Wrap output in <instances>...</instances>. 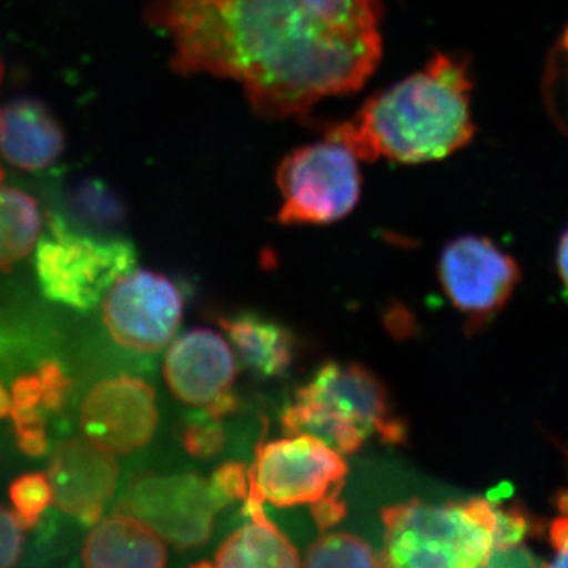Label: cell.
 <instances>
[{
  "mask_svg": "<svg viewBox=\"0 0 568 568\" xmlns=\"http://www.w3.org/2000/svg\"><path fill=\"white\" fill-rule=\"evenodd\" d=\"M558 267L560 278L566 284L568 290V230L562 234L558 248Z\"/></svg>",
  "mask_w": 568,
  "mask_h": 568,
  "instance_id": "f546056e",
  "label": "cell"
},
{
  "mask_svg": "<svg viewBox=\"0 0 568 568\" xmlns=\"http://www.w3.org/2000/svg\"><path fill=\"white\" fill-rule=\"evenodd\" d=\"M558 508L564 515H566V517H568V491H564L562 495H559Z\"/></svg>",
  "mask_w": 568,
  "mask_h": 568,
  "instance_id": "1f68e13d",
  "label": "cell"
},
{
  "mask_svg": "<svg viewBox=\"0 0 568 568\" xmlns=\"http://www.w3.org/2000/svg\"><path fill=\"white\" fill-rule=\"evenodd\" d=\"M10 499L13 503L14 517L22 530H31L39 523L40 515L52 503L50 478L41 473L24 474L10 485Z\"/></svg>",
  "mask_w": 568,
  "mask_h": 568,
  "instance_id": "ffe728a7",
  "label": "cell"
},
{
  "mask_svg": "<svg viewBox=\"0 0 568 568\" xmlns=\"http://www.w3.org/2000/svg\"><path fill=\"white\" fill-rule=\"evenodd\" d=\"M276 182L283 196L278 222L286 226L338 222L361 197L357 156L328 138L284 156Z\"/></svg>",
  "mask_w": 568,
  "mask_h": 568,
  "instance_id": "5b68a950",
  "label": "cell"
},
{
  "mask_svg": "<svg viewBox=\"0 0 568 568\" xmlns=\"http://www.w3.org/2000/svg\"><path fill=\"white\" fill-rule=\"evenodd\" d=\"M41 403V383L39 375L22 376L14 381L11 388V407L33 409Z\"/></svg>",
  "mask_w": 568,
  "mask_h": 568,
  "instance_id": "4316f807",
  "label": "cell"
},
{
  "mask_svg": "<svg viewBox=\"0 0 568 568\" xmlns=\"http://www.w3.org/2000/svg\"><path fill=\"white\" fill-rule=\"evenodd\" d=\"M22 552V528L14 514L0 507V568L17 566Z\"/></svg>",
  "mask_w": 568,
  "mask_h": 568,
  "instance_id": "d4e9b609",
  "label": "cell"
},
{
  "mask_svg": "<svg viewBox=\"0 0 568 568\" xmlns=\"http://www.w3.org/2000/svg\"><path fill=\"white\" fill-rule=\"evenodd\" d=\"M82 560L91 568H160L166 564V547L142 519L119 511L97 523L85 538Z\"/></svg>",
  "mask_w": 568,
  "mask_h": 568,
  "instance_id": "9a60e30c",
  "label": "cell"
},
{
  "mask_svg": "<svg viewBox=\"0 0 568 568\" xmlns=\"http://www.w3.org/2000/svg\"><path fill=\"white\" fill-rule=\"evenodd\" d=\"M209 481L224 507L231 506L235 500H245L248 496V470L242 463H224Z\"/></svg>",
  "mask_w": 568,
  "mask_h": 568,
  "instance_id": "603a6c76",
  "label": "cell"
},
{
  "mask_svg": "<svg viewBox=\"0 0 568 568\" xmlns=\"http://www.w3.org/2000/svg\"><path fill=\"white\" fill-rule=\"evenodd\" d=\"M103 321L112 338L136 353L153 354L171 342L183 316L182 295L164 275L132 271L103 297Z\"/></svg>",
  "mask_w": 568,
  "mask_h": 568,
  "instance_id": "30bf717a",
  "label": "cell"
},
{
  "mask_svg": "<svg viewBox=\"0 0 568 568\" xmlns=\"http://www.w3.org/2000/svg\"><path fill=\"white\" fill-rule=\"evenodd\" d=\"M383 567H487L495 549L496 506L485 499L447 506L422 503L383 508Z\"/></svg>",
  "mask_w": 568,
  "mask_h": 568,
  "instance_id": "277c9868",
  "label": "cell"
},
{
  "mask_svg": "<svg viewBox=\"0 0 568 568\" xmlns=\"http://www.w3.org/2000/svg\"><path fill=\"white\" fill-rule=\"evenodd\" d=\"M114 454L91 437H71L55 447L50 463V484L55 506L77 515L85 526L100 521L103 504L119 481Z\"/></svg>",
  "mask_w": 568,
  "mask_h": 568,
  "instance_id": "7c38bea8",
  "label": "cell"
},
{
  "mask_svg": "<svg viewBox=\"0 0 568 568\" xmlns=\"http://www.w3.org/2000/svg\"><path fill=\"white\" fill-rule=\"evenodd\" d=\"M163 373L179 402L205 409L230 394L237 376V362L222 335L209 328H194L170 346Z\"/></svg>",
  "mask_w": 568,
  "mask_h": 568,
  "instance_id": "4fadbf2b",
  "label": "cell"
},
{
  "mask_svg": "<svg viewBox=\"0 0 568 568\" xmlns=\"http://www.w3.org/2000/svg\"><path fill=\"white\" fill-rule=\"evenodd\" d=\"M514 257L487 237L463 235L444 246L439 280L452 305L467 317V328L484 327L506 306L519 282Z\"/></svg>",
  "mask_w": 568,
  "mask_h": 568,
  "instance_id": "9c48e42d",
  "label": "cell"
},
{
  "mask_svg": "<svg viewBox=\"0 0 568 568\" xmlns=\"http://www.w3.org/2000/svg\"><path fill=\"white\" fill-rule=\"evenodd\" d=\"M51 233L37 246V274L44 295L59 304L92 310L136 264L130 242L74 234L58 216L51 219Z\"/></svg>",
  "mask_w": 568,
  "mask_h": 568,
  "instance_id": "8992f818",
  "label": "cell"
},
{
  "mask_svg": "<svg viewBox=\"0 0 568 568\" xmlns=\"http://www.w3.org/2000/svg\"><path fill=\"white\" fill-rule=\"evenodd\" d=\"M282 425L286 436L310 433L342 455L361 450L369 436L392 446L406 444L409 432L379 376L364 365L336 362L325 364L298 388Z\"/></svg>",
  "mask_w": 568,
  "mask_h": 568,
  "instance_id": "3957f363",
  "label": "cell"
},
{
  "mask_svg": "<svg viewBox=\"0 0 568 568\" xmlns=\"http://www.w3.org/2000/svg\"><path fill=\"white\" fill-rule=\"evenodd\" d=\"M11 399L3 387L0 386V418L7 417L10 414Z\"/></svg>",
  "mask_w": 568,
  "mask_h": 568,
  "instance_id": "4dcf8cb0",
  "label": "cell"
},
{
  "mask_svg": "<svg viewBox=\"0 0 568 568\" xmlns=\"http://www.w3.org/2000/svg\"><path fill=\"white\" fill-rule=\"evenodd\" d=\"M465 59L436 54L425 69L366 100L353 118L325 129L362 162L417 164L446 159L473 140Z\"/></svg>",
  "mask_w": 568,
  "mask_h": 568,
  "instance_id": "7a4b0ae2",
  "label": "cell"
},
{
  "mask_svg": "<svg viewBox=\"0 0 568 568\" xmlns=\"http://www.w3.org/2000/svg\"><path fill=\"white\" fill-rule=\"evenodd\" d=\"M65 138L43 103L14 100L0 108V153L13 166L40 171L62 155Z\"/></svg>",
  "mask_w": 568,
  "mask_h": 568,
  "instance_id": "5bb4252c",
  "label": "cell"
},
{
  "mask_svg": "<svg viewBox=\"0 0 568 568\" xmlns=\"http://www.w3.org/2000/svg\"><path fill=\"white\" fill-rule=\"evenodd\" d=\"M223 426L220 420L207 416L192 422L183 429L182 443L185 450L194 458L209 459L222 454L224 448Z\"/></svg>",
  "mask_w": 568,
  "mask_h": 568,
  "instance_id": "7402d4cb",
  "label": "cell"
},
{
  "mask_svg": "<svg viewBox=\"0 0 568 568\" xmlns=\"http://www.w3.org/2000/svg\"><path fill=\"white\" fill-rule=\"evenodd\" d=\"M313 518L317 529L321 532L331 529L332 526L338 525L346 515V504L342 499V495H332L324 497L320 503L312 506Z\"/></svg>",
  "mask_w": 568,
  "mask_h": 568,
  "instance_id": "484cf974",
  "label": "cell"
},
{
  "mask_svg": "<svg viewBox=\"0 0 568 568\" xmlns=\"http://www.w3.org/2000/svg\"><path fill=\"white\" fill-rule=\"evenodd\" d=\"M156 422L155 392L133 376L102 381L89 392L81 407L84 435L112 454H132L148 446Z\"/></svg>",
  "mask_w": 568,
  "mask_h": 568,
  "instance_id": "8fae6325",
  "label": "cell"
},
{
  "mask_svg": "<svg viewBox=\"0 0 568 568\" xmlns=\"http://www.w3.org/2000/svg\"><path fill=\"white\" fill-rule=\"evenodd\" d=\"M551 544L556 558L549 566L568 567V517L556 519L551 526Z\"/></svg>",
  "mask_w": 568,
  "mask_h": 568,
  "instance_id": "f1b7e54d",
  "label": "cell"
},
{
  "mask_svg": "<svg viewBox=\"0 0 568 568\" xmlns=\"http://www.w3.org/2000/svg\"><path fill=\"white\" fill-rule=\"evenodd\" d=\"M302 566L308 568L383 567L379 556L362 538L347 532L324 534L306 551Z\"/></svg>",
  "mask_w": 568,
  "mask_h": 568,
  "instance_id": "d6986e66",
  "label": "cell"
},
{
  "mask_svg": "<svg viewBox=\"0 0 568 568\" xmlns=\"http://www.w3.org/2000/svg\"><path fill=\"white\" fill-rule=\"evenodd\" d=\"M71 203H73L78 215L97 226H118L125 219L122 204L115 200L114 193L110 192L102 182H82L74 190Z\"/></svg>",
  "mask_w": 568,
  "mask_h": 568,
  "instance_id": "44dd1931",
  "label": "cell"
},
{
  "mask_svg": "<svg viewBox=\"0 0 568 568\" xmlns=\"http://www.w3.org/2000/svg\"><path fill=\"white\" fill-rule=\"evenodd\" d=\"M347 474L345 455L310 433L260 444L248 469L246 499L286 508L310 506L342 495Z\"/></svg>",
  "mask_w": 568,
  "mask_h": 568,
  "instance_id": "52a82bcc",
  "label": "cell"
},
{
  "mask_svg": "<svg viewBox=\"0 0 568 568\" xmlns=\"http://www.w3.org/2000/svg\"><path fill=\"white\" fill-rule=\"evenodd\" d=\"M264 504L245 499L248 525L235 530L216 551L211 566L220 568H294L302 567L301 556L275 523L265 515Z\"/></svg>",
  "mask_w": 568,
  "mask_h": 568,
  "instance_id": "2e32d148",
  "label": "cell"
},
{
  "mask_svg": "<svg viewBox=\"0 0 568 568\" xmlns=\"http://www.w3.org/2000/svg\"><path fill=\"white\" fill-rule=\"evenodd\" d=\"M174 70L230 78L265 119L358 91L383 52L381 0H152Z\"/></svg>",
  "mask_w": 568,
  "mask_h": 568,
  "instance_id": "6da1fadb",
  "label": "cell"
},
{
  "mask_svg": "<svg viewBox=\"0 0 568 568\" xmlns=\"http://www.w3.org/2000/svg\"><path fill=\"white\" fill-rule=\"evenodd\" d=\"M18 447L31 457H41L48 450V437L44 424L17 426Z\"/></svg>",
  "mask_w": 568,
  "mask_h": 568,
  "instance_id": "83f0119b",
  "label": "cell"
},
{
  "mask_svg": "<svg viewBox=\"0 0 568 568\" xmlns=\"http://www.w3.org/2000/svg\"><path fill=\"white\" fill-rule=\"evenodd\" d=\"M118 508L142 519L164 541L189 549L211 540L216 514L224 506L211 481L196 474H178L140 478Z\"/></svg>",
  "mask_w": 568,
  "mask_h": 568,
  "instance_id": "ba28073f",
  "label": "cell"
},
{
  "mask_svg": "<svg viewBox=\"0 0 568 568\" xmlns=\"http://www.w3.org/2000/svg\"><path fill=\"white\" fill-rule=\"evenodd\" d=\"M41 383V405L47 407L48 410L62 409L63 402H65L67 392H69L70 383L63 375L61 366L55 362H47L40 368L39 373Z\"/></svg>",
  "mask_w": 568,
  "mask_h": 568,
  "instance_id": "cb8c5ba5",
  "label": "cell"
},
{
  "mask_svg": "<svg viewBox=\"0 0 568 568\" xmlns=\"http://www.w3.org/2000/svg\"><path fill=\"white\" fill-rule=\"evenodd\" d=\"M245 366L264 377H280L294 362V336L282 324L254 313L219 317Z\"/></svg>",
  "mask_w": 568,
  "mask_h": 568,
  "instance_id": "e0dca14e",
  "label": "cell"
},
{
  "mask_svg": "<svg viewBox=\"0 0 568 568\" xmlns=\"http://www.w3.org/2000/svg\"><path fill=\"white\" fill-rule=\"evenodd\" d=\"M39 204L28 193L0 186V271L32 252L40 233Z\"/></svg>",
  "mask_w": 568,
  "mask_h": 568,
  "instance_id": "ac0fdd59",
  "label": "cell"
}]
</instances>
